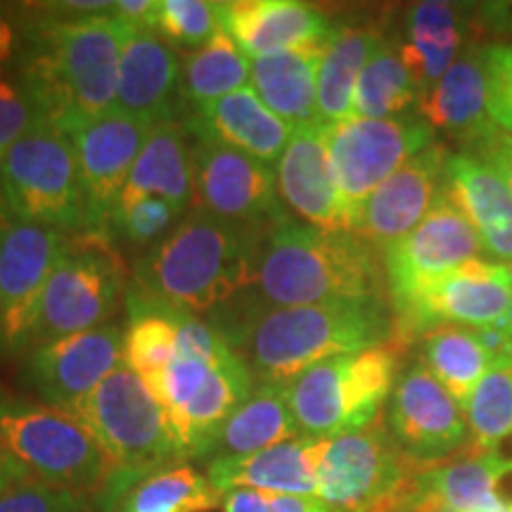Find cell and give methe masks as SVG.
I'll list each match as a JSON object with an SVG mask.
<instances>
[{"label":"cell","instance_id":"cell-1","mask_svg":"<svg viewBox=\"0 0 512 512\" xmlns=\"http://www.w3.org/2000/svg\"><path fill=\"white\" fill-rule=\"evenodd\" d=\"M382 299L375 245L347 230H323L283 216L266 230L254 283L214 323L223 337L273 309Z\"/></svg>","mask_w":512,"mask_h":512},{"label":"cell","instance_id":"cell-2","mask_svg":"<svg viewBox=\"0 0 512 512\" xmlns=\"http://www.w3.org/2000/svg\"><path fill=\"white\" fill-rule=\"evenodd\" d=\"M128 22L114 12L64 15L55 3L27 5V38L15 79L43 121L69 131L114 110Z\"/></svg>","mask_w":512,"mask_h":512},{"label":"cell","instance_id":"cell-3","mask_svg":"<svg viewBox=\"0 0 512 512\" xmlns=\"http://www.w3.org/2000/svg\"><path fill=\"white\" fill-rule=\"evenodd\" d=\"M266 230L192 209L136 261L133 285L211 320L249 292Z\"/></svg>","mask_w":512,"mask_h":512},{"label":"cell","instance_id":"cell-4","mask_svg":"<svg viewBox=\"0 0 512 512\" xmlns=\"http://www.w3.org/2000/svg\"><path fill=\"white\" fill-rule=\"evenodd\" d=\"M392 337L384 299L292 306L261 313L226 337L256 384H285L335 356L358 354Z\"/></svg>","mask_w":512,"mask_h":512},{"label":"cell","instance_id":"cell-5","mask_svg":"<svg viewBox=\"0 0 512 512\" xmlns=\"http://www.w3.org/2000/svg\"><path fill=\"white\" fill-rule=\"evenodd\" d=\"M396 387V351L387 344L320 361L285 382L302 437L332 439L370 427Z\"/></svg>","mask_w":512,"mask_h":512},{"label":"cell","instance_id":"cell-6","mask_svg":"<svg viewBox=\"0 0 512 512\" xmlns=\"http://www.w3.org/2000/svg\"><path fill=\"white\" fill-rule=\"evenodd\" d=\"M0 432L17 463L36 482L98 496L114 472L110 458L79 418L10 396L3 387Z\"/></svg>","mask_w":512,"mask_h":512},{"label":"cell","instance_id":"cell-7","mask_svg":"<svg viewBox=\"0 0 512 512\" xmlns=\"http://www.w3.org/2000/svg\"><path fill=\"white\" fill-rule=\"evenodd\" d=\"M0 190L17 221L88 235V211L72 138L41 121L0 159Z\"/></svg>","mask_w":512,"mask_h":512},{"label":"cell","instance_id":"cell-8","mask_svg":"<svg viewBox=\"0 0 512 512\" xmlns=\"http://www.w3.org/2000/svg\"><path fill=\"white\" fill-rule=\"evenodd\" d=\"M114 470L152 472L183 463L169 420L140 377L121 366L74 413Z\"/></svg>","mask_w":512,"mask_h":512},{"label":"cell","instance_id":"cell-9","mask_svg":"<svg viewBox=\"0 0 512 512\" xmlns=\"http://www.w3.org/2000/svg\"><path fill=\"white\" fill-rule=\"evenodd\" d=\"M422 467L373 422L328 439L316 498L335 512H401Z\"/></svg>","mask_w":512,"mask_h":512},{"label":"cell","instance_id":"cell-10","mask_svg":"<svg viewBox=\"0 0 512 512\" xmlns=\"http://www.w3.org/2000/svg\"><path fill=\"white\" fill-rule=\"evenodd\" d=\"M330 169L347 230L354 233L368 197L408 159L434 145V128L420 112L392 119L351 117L325 126Z\"/></svg>","mask_w":512,"mask_h":512},{"label":"cell","instance_id":"cell-11","mask_svg":"<svg viewBox=\"0 0 512 512\" xmlns=\"http://www.w3.org/2000/svg\"><path fill=\"white\" fill-rule=\"evenodd\" d=\"M124 294V266L119 256L110 252L107 240L98 235H76L62 252L43 292L31 349L102 328Z\"/></svg>","mask_w":512,"mask_h":512},{"label":"cell","instance_id":"cell-12","mask_svg":"<svg viewBox=\"0 0 512 512\" xmlns=\"http://www.w3.org/2000/svg\"><path fill=\"white\" fill-rule=\"evenodd\" d=\"M69 240L55 228L12 221L0 235V344L19 356L34 344L43 292Z\"/></svg>","mask_w":512,"mask_h":512},{"label":"cell","instance_id":"cell-13","mask_svg":"<svg viewBox=\"0 0 512 512\" xmlns=\"http://www.w3.org/2000/svg\"><path fill=\"white\" fill-rule=\"evenodd\" d=\"M192 204L219 219L261 228L287 216L273 166L211 140H192Z\"/></svg>","mask_w":512,"mask_h":512},{"label":"cell","instance_id":"cell-14","mask_svg":"<svg viewBox=\"0 0 512 512\" xmlns=\"http://www.w3.org/2000/svg\"><path fill=\"white\" fill-rule=\"evenodd\" d=\"M150 121L110 110L83 119L67 133L72 138L83 197L88 211V235L110 238V219L126 178L152 131Z\"/></svg>","mask_w":512,"mask_h":512},{"label":"cell","instance_id":"cell-15","mask_svg":"<svg viewBox=\"0 0 512 512\" xmlns=\"http://www.w3.org/2000/svg\"><path fill=\"white\" fill-rule=\"evenodd\" d=\"M124 366V330L117 323L38 344L24 361V382L43 406L74 415L102 382Z\"/></svg>","mask_w":512,"mask_h":512},{"label":"cell","instance_id":"cell-16","mask_svg":"<svg viewBox=\"0 0 512 512\" xmlns=\"http://www.w3.org/2000/svg\"><path fill=\"white\" fill-rule=\"evenodd\" d=\"M479 254H484V242L477 228L441 190L420 226L384 249V271L394 309L458 266L479 259Z\"/></svg>","mask_w":512,"mask_h":512},{"label":"cell","instance_id":"cell-17","mask_svg":"<svg viewBox=\"0 0 512 512\" xmlns=\"http://www.w3.org/2000/svg\"><path fill=\"white\" fill-rule=\"evenodd\" d=\"M512 304L510 266L472 259L437 283L425 287L406 304L396 306V335L411 339L441 323L491 328L505 318Z\"/></svg>","mask_w":512,"mask_h":512},{"label":"cell","instance_id":"cell-18","mask_svg":"<svg viewBox=\"0 0 512 512\" xmlns=\"http://www.w3.org/2000/svg\"><path fill=\"white\" fill-rule=\"evenodd\" d=\"M387 432L418 465H437L463 451L470 434L460 403L425 363H415L396 380L389 396Z\"/></svg>","mask_w":512,"mask_h":512},{"label":"cell","instance_id":"cell-19","mask_svg":"<svg viewBox=\"0 0 512 512\" xmlns=\"http://www.w3.org/2000/svg\"><path fill=\"white\" fill-rule=\"evenodd\" d=\"M512 510V453H472L422 467L401 512Z\"/></svg>","mask_w":512,"mask_h":512},{"label":"cell","instance_id":"cell-20","mask_svg":"<svg viewBox=\"0 0 512 512\" xmlns=\"http://www.w3.org/2000/svg\"><path fill=\"white\" fill-rule=\"evenodd\" d=\"M219 27L249 60L287 50L323 48L332 34L328 15L302 0H216Z\"/></svg>","mask_w":512,"mask_h":512},{"label":"cell","instance_id":"cell-21","mask_svg":"<svg viewBox=\"0 0 512 512\" xmlns=\"http://www.w3.org/2000/svg\"><path fill=\"white\" fill-rule=\"evenodd\" d=\"M446 159L448 150L437 143L408 159L368 197L354 233L382 249L406 238L437 202Z\"/></svg>","mask_w":512,"mask_h":512},{"label":"cell","instance_id":"cell-22","mask_svg":"<svg viewBox=\"0 0 512 512\" xmlns=\"http://www.w3.org/2000/svg\"><path fill=\"white\" fill-rule=\"evenodd\" d=\"M181 105V55L155 29L131 27L121 46L114 110L150 124L176 119Z\"/></svg>","mask_w":512,"mask_h":512},{"label":"cell","instance_id":"cell-23","mask_svg":"<svg viewBox=\"0 0 512 512\" xmlns=\"http://www.w3.org/2000/svg\"><path fill=\"white\" fill-rule=\"evenodd\" d=\"M325 446L328 439L297 437L247 456L209 460L204 475L221 496L235 489L316 496Z\"/></svg>","mask_w":512,"mask_h":512},{"label":"cell","instance_id":"cell-24","mask_svg":"<svg viewBox=\"0 0 512 512\" xmlns=\"http://www.w3.org/2000/svg\"><path fill=\"white\" fill-rule=\"evenodd\" d=\"M275 178L280 200L304 223L323 230H347V219L332 178L328 133L323 124L294 128Z\"/></svg>","mask_w":512,"mask_h":512},{"label":"cell","instance_id":"cell-25","mask_svg":"<svg viewBox=\"0 0 512 512\" xmlns=\"http://www.w3.org/2000/svg\"><path fill=\"white\" fill-rule=\"evenodd\" d=\"M183 124L195 140L233 147L268 166L280 162L294 133L249 86L188 114Z\"/></svg>","mask_w":512,"mask_h":512},{"label":"cell","instance_id":"cell-26","mask_svg":"<svg viewBox=\"0 0 512 512\" xmlns=\"http://www.w3.org/2000/svg\"><path fill=\"white\" fill-rule=\"evenodd\" d=\"M221 503L209 477L185 463L152 472L114 470L93 496L98 512H211Z\"/></svg>","mask_w":512,"mask_h":512},{"label":"cell","instance_id":"cell-27","mask_svg":"<svg viewBox=\"0 0 512 512\" xmlns=\"http://www.w3.org/2000/svg\"><path fill=\"white\" fill-rule=\"evenodd\" d=\"M441 190L477 228L484 252L512 261V195L496 171L470 152L448 155Z\"/></svg>","mask_w":512,"mask_h":512},{"label":"cell","instance_id":"cell-28","mask_svg":"<svg viewBox=\"0 0 512 512\" xmlns=\"http://www.w3.org/2000/svg\"><path fill=\"white\" fill-rule=\"evenodd\" d=\"M418 112L437 131L451 133L467 145L496 131L486 110V76L482 46H467L448 72L420 98Z\"/></svg>","mask_w":512,"mask_h":512},{"label":"cell","instance_id":"cell-29","mask_svg":"<svg viewBox=\"0 0 512 512\" xmlns=\"http://www.w3.org/2000/svg\"><path fill=\"white\" fill-rule=\"evenodd\" d=\"M254 389V375L235 349L211 363L207 382L185 408L176 427V441L181 446L183 460H207L221 427L254 394Z\"/></svg>","mask_w":512,"mask_h":512},{"label":"cell","instance_id":"cell-30","mask_svg":"<svg viewBox=\"0 0 512 512\" xmlns=\"http://www.w3.org/2000/svg\"><path fill=\"white\" fill-rule=\"evenodd\" d=\"M133 197H162L185 216L192 202V145L181 121L152 126L119 200Z\"/></svg>","mask_w":512,"mask_h":512},{"label":"cell","instance_id":"cell-31","mask_svg":"<svg viewBox=\"0 0 512 512\" xmlns=\"http://www.w3.org/2000/svg\"><path fill=\"white\" fill-rule=\"evenodd\" d=\"M463 5L446 0H422L408 10L403 60L420 86V98L456 64L465 38Z\"/></svg>","mask_w":512,"mask_h":512},{"label":"cell","instance_id":"cell-32","mask_svg":"<svg viewBox=\"0 0 512 512\" xmlns=\"http://www.w3.org/2000/svg\"><path fill=\"white\" fill-rule=\"evenodd\" d=\"M323 48L287 50L252 60L249 88L292 128L318 124L316 88Z\"/></svg>","mask_w":512,"mask_h":512},{"label":"cell","instance_id":"cell-33","mask_svg":"<svg viewBox=\"0 0 512 512\" xmlns=\"http://www.w3.org/2000/svg\"><path fill=\"white\" fill-rule=\"evenodd\" d=\"M382 41L380 31L370 27L332 29L318 67V124L332 126L354 117L356 83Z\"/></svg>","mask_w":512,"mask_h":512},{"label":"cell","instance_id":"cell-34","mask_svg":"<svg viewBox=\"0 0 512 512\" xmlns=\"http://www.w3.org/2000/svg\"><path fill=\"white\" fill-rule=\"evenodd\" d=\"M297 437L302 432L287 403L285 384H256L254 394L221 427L207 460L247 456Z\"/></svg>","mask_w":512,"mask_h":512},{"label":"cell","instance_id":"cell-35","mask_svg":"<svg viewBox=\"0 0 512 512\" xmlns=\"http://www.w3.org/2000/svg\"><path fill=\"white\" fill-rule=\"evenodd\" d=\"M124 304V366L150 387L178 356V335L171 304L152 297L138 285L126 287Z\"/></svg>","mask_w":512,"mask_h":512},{"label":"cell","instance_id":"cell-36","mask_svg":"<svg viewBox=\"0 0 512 512\" xmlns=\"http://www.w3.org/2000/svg\"><path fill=\"white\" fill-rule=\"evenodd\" d=\"M252 79V60L238 43L219 31L207 46L181 57V105L197 112L211 102L247 88Z\"/></svg>","mask_w":512,"mask_h":512},{"label":"cell","instance_id":"cell-37","mask_svg":"<svg viewBox=\"0 0 512 512\" xmlns=\"http://www.w3.org/2000/svg\"><path fill=\"white\" fill-rule=\"evenodd\" d=\"M425 366L446 392L463 406L472 389L482 382V377L494 366L496 356L486 349L477 328L463 325H439L422 342Z\"/></svg>","mask_w":512,"mask_h":512},{"label":"cell","instance_id":"cell-38","mask_svg":"<svg viewBox=\"0 0 512 512\" xmlns=\"http://www.w3.org/2000/svg\"><path fill=\"white\" fill-rule=\"evenodd\" d=\"M420 102V86L403 60L401 46L382 41L356 83L354 117L392 119Z\"/></svg>","mask_w":512,"mask_h":512},{"label":"cell","instance_id":"cell-39","mask_svg":"<svg viewBox=\"0 0 512 512\" xmlns=\"http://www.w3.org/2000/svg\"><path fill=\"white\" fill-rule=\"evenodd\" d=\"M472 451H503L512 439V356H498L463 406Z\"/></svg>","mask_w":512,"mask_h":512},{"label":"cell","instance_id":"cell-40","mask_svg":"<svg viewBox=\"0 0 512 512\" xmlns=\"http://www.w3.org/2000/svg\"><path fill=\"white\" fill-rule=\"evenodd\" d=\"M155 31L188 53L204 48L221 31L216 0H157Z\"/></svg>","mask_w":512,"mask_h":512},{"label":"cell","instance_id":"cell-41","mask_svg":"<svg viewBox=\"0 0 512 512\" xmlns=\"http://www.w3.org/2000/svg\"><path fill=\"white\" fill-rule=\"evenodd\" d=\"M183 216L162 197H133L119 200L110 219V238H121L128 245H157L178 226Z\"/></svg>","mask_w":512,"mask_h":512},{"label":"cell","instance_id":"cell-42","mask_svg":"<svg viewBox=\"0 0 512 512\" xmlns=\"http://www.w3.org/2000/svg\"><path fill=\"white\" fill-rule=\"evenodd\" d=\"M211 373V363L202 361V358L192 356H176L171 366L164 370L162 377L150 384V392L155 396L159 406L169 420L171 430L176 434L178 422H181L185 408L195 399L197 392L204 387L207 377Z\"/></svg>","mask_w":512,"mask_h":512},{"label":"cell","instance_id":"cell-43","mask_svg":"<svg viewBox=\"0 0 512 512\" xmlns=\"http://www.w3.org/2000/svg\"><path fill=\"white\" fill-rule=\"evenodd\" d=\"M0 512H95V505L76 491L29 479L0 489Z\"/></svg>","mask_w":512,"mask_h":512},{"label":"cell","instance_id":"cell-44","mask_svg":"<svg viewBox=\"0 0 512 512\" xmlns=\"http://www.w3.org/2000/svg\"><path fill=\"white\" fill-rule=\"evenodd\" d=\"M486 110L496 126L512 133V43L482 46Z\"/></svg>","mask_w":512,"mask_h":512},{"label":"cell","instance_id":"cell-45","mask_svg":"<svg viewBox=\"0 0 512 512\" xmlns=\"http://www.w3.org/2000/svg\"><path fill=\"white\" fill-rule=\"evenodd\" d=\"M41 121V114L19 81L0 76V159Z\"/></svg>","mask_w":512,"mask_h":512},{"label":"cell","instance_id":"cell-46","mask_svg":"<svg viewBox=\"0 0 512 512\" xmlns=\"http://www.w3.org/2000/svg\"><path fill=\"white\" fill-rule=\"evenodd\" d=\"M27 38V5L0 3V76L17 67Z\"/></svg>","mask_w":512,"mask_h":512},{"label":"cell","instance_id":"cell-47","mask_svg":"<svg viewBox=\"0 0 512 512\" xmlns=\"http://www.w3.org/2000/svg\"><path fill=\"white\" fill-rule=\"evenodd\" d=\"M475 150V157L482 159L486 166L496 171V176L505 183V188L512 195V138L503 131H491L489 136L477 140L472 145Z\"/></svg>","mask_w":512,"mask_h":512},{"label":"cell","instance_id":"cell-48","mask_svg":"<svg viewBox=\"0 0 512 512\" xmlns=\"http://www.w3.org/2000/svg\"><path fill=\"white\" fill-rule=\"evenodd\" d=\"M112 12L131 24V27L155 29L157 0H117Z\"/></svg>","mask_w":512,"mask_h":512},{"label":"cell","instance_id":"cell-49","mask_svg":"<svg viewBox=\"0 0 512 512\" xmlns=\"http://www.w3.org/2000/svg\"><path fill=\"white\" fill-rule=\"evenodd\" d=\"M264 512H335L316 496H294V494H271L266 491Z\"/></svg>","mask_w":512,"mask_h":512},{"label":"cell","instance_id":"cell-50","mask_svg":"<svg viewBox=\"0 0 512 512\" xmlns=\"http://www.w3.org/2000/svg\"><path fill=\"white\" fill-rule=\"evenodd\" d=\"M482 27L496 34H512V3H484L475 8Z\"/></svg>","mask_w":512,"mask_h":512},{"label":"cell","instance_id":"cell-51","mask_svg":"<svg viewBox=\"0 0 512 512\" xmlns=\"http://www.w3.org/2000/svg\"><path fill=\"white\" fill-rule=\"evenodd\" d=\"M29 472L17 463L15 456L10 453L8 444H5L3 432H0V489H8V486L29 482Z\"/></svg>","mask_w":512,"mask_h":512},{"label":"cell","instance_id":"cell-52","mask_svg":"<svg viewBox=\"0 0 512 512\" xmlns=\"http://www.w3.org/2000/svg\"><path fill=\"white\" fill-rule=\"evenodd\" d=\"M12 221H15V216H12V211L8 207V200H5L3 190H0V235L5 233V228H8Z\"/></svg>","mask_w":512,"mask_h":512},{"label":"cell","instance_id":"cell-53","mask_svg":"<svg viewBox=\"0 0 512 512\" xmlns=\"http://www.w3.org/2000/svg\"><path fill=\"white\" fill-rule=\"evenodd\" d=\"M510 278H512V264H510ZM498 328H503L512 337V304H510L508 313H505V318L501 320V323H498Z\"/></svg>","mask_w":512,"mask_h":512},{"label":"cell","instance_id":"cell-54","mask_svg":"<svg viewBox=\"0 0 512 512\" xmlns=\"http://www.w3.org/2000/svg\"><path fill=\"white\" fill-rule=\"evenodd\" d=\"M486 512H512V510H486Z\"/></svg>","mask_w":512,"mask_h":512},{"label":"cell","instance_id":"cell-55","mask_svg":"<svg viewBox=\"0 0 512 512\" xmlns=\"http://www.w3.org/2000/svg\"><path fill=\"white\" fill-rule=\"evenodd\" d=\"M0 356H3V344H0Z\"/></svg>","mask_w":512,"mask_h":512}]
</instances>
